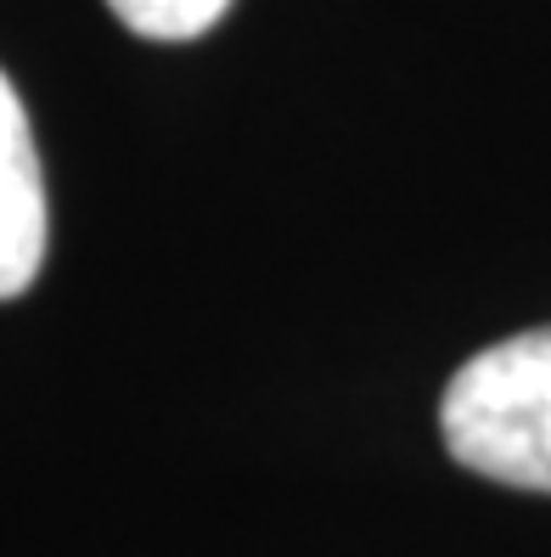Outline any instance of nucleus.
<instances>
[{
  "instance_id": "obj_1",
  "label": "nucleus",
  "mask_w": 551,
  "mask_h": 557,
  "mask_svg": "<svg viewBox=\"0 0 551 557\" xmlns=\"http://www.w3.org/2000/svg\"><path fill=\"white\" fill-rule=\"evenodd\" d=\"M439 434L467 473L551 496V326L478 349L444 388Z\"/></svg>"
},
{
  "instance_id": "obj_2",
  "label": "nucleus",
  "mask_w": 551,
  "mask_h": 557,
  "mask_svg": "<svg viewBox=\"0 0 551 557\" xmlns=\"http://www.w3.org/2000/svg\"><path fill=\"white\" fill-rule=\"evenodd\" d=\"M46 265V175L23 96L0 74V299L35 287Z\"/></svg>"
},
{
  "instance_id": "obj_3",
  "label": "nucleus",
  "mask_w": 551,
  "mask_h": 557,
  "mask_svg": "<svg viewBox=\"0 0 551 557\" xmlns=\"http://www.w3.org/2000/svg\"><path fill=\"white\" fill-rule=\"evenodd\" d=\"M108 12L141 40H198L231 12V0H108Z\"/></svg>"
}]
</instances>
